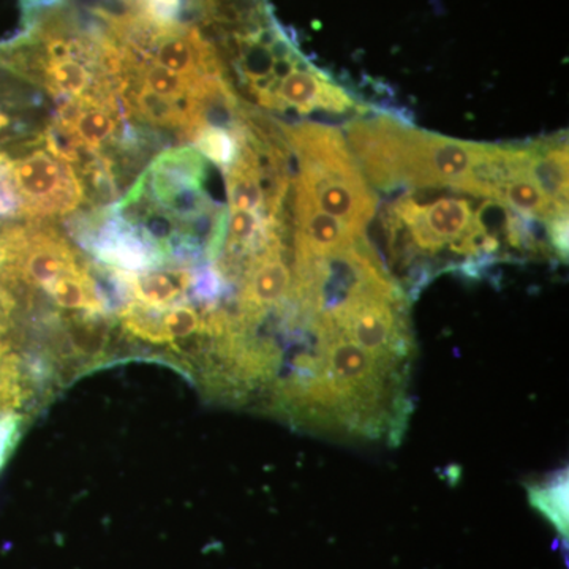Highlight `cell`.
I'll use <instances>...</instances> for the list:
<instances>
[{
    "mask_svg": "<svg viewBox=\"0 0 569 569\" xmlns=\"http://www.w3.org/2000/svg\"><path fill=\"white\" fill-rule=\"evenodd\" d=\"M284 142L298 157L296 192H301L320 211L347 224L356 234H365L373 219L376 194L348 151L339 130L321 123L305 122L282 127Z\"/></svg>",
    "mask_w": 569,
    "mask_h": 569,
    "instance_id": "1",
    "label": "cell"
},
{
    "mask_svg": "<svg viewBox=\"0 0 569 569\" xmlns=\"http://www.w3.org/2000/svg\"><path fill=\"white\" fill-rule=\"evenodd\" d=\"M318 332H337L377 361L407 369L413 355L407 306L396 283L367 291L329 320L316 321Z\"/></svg>",
    "mask_w": 569,
    "mask_h": 569,
    "instance_id": "2",
    "label": "cell"
},
{
    "mask_svg": "<svg viewBox=\"0 0 569 569\" xmlns=\"http://www.w3.org/2000/svg\"><path fill=\"white\" fill-rule=\"evenodd\" d=\"M10 176L29 220H47L73 212L84 198V187L70 163L37 149L10 160Z\"/></svg>",
    "mask_w": 569,
    "mask_h": 569,
    "instance_id": "3",
    "label": "cell"
},
{
    "mask_svg": "<svg viewBox=\"0 0 569 569\" xmlns=\"http://www.w3.org/2000/svg\"><path fill=\"white\" fill-rule=\"evenodd\" d=\"M486 148L488 144L459 141L407 127L400 162L402 186L459 190L485 156Z\"/></svg>",
    "mask_w": 569,
    "mask_h": 569,
    "instance_id": "4",
    "label": "cell"
},
{
    "mask_svg": "<svg viewBox=\"0 0 569 569\" xmlns=\"http://www.w3.org/2000/svg\"><path fill=\"white\" fill-rule=\"evenodd\" d=\"M295 277L284 260L282 242L269 246L244 268L238 321L242 328L257 323L272 307L293 295Z\"/></svg>",
    "mask_w": 569,
    "mask_h": 569,
    "instance_id": "5",
    "label": "cell"
},
{
    "mask_svg": "<svg viewBox=\"0 0 569 569\" xmlns=\"http://www.w3.org/2000/svg\"><path fill=\"white\" fill-rule=\"evenodd\" d=\"M274 102L276 111L293 108L301 114L316 110L346 112L355 107L353 99L343 89L302 62L277 82Z\"/></svg>",
    "mask_w": 569,
    "mask_h": 569,
    "instance_id": "6",
    "label": "cell"
},
{
    "mask_svg": "<svg viewBox=\"0 0 569 569\" xmlns=\"http://www.w3.org/2000/svg\"><path fill=\"white\" fill-rule=\"evenodd\" d=\"M296 261L316 260L350 249L361 236L296 192Z\"/></svg>",
    "mask_w": 569,
    "mask_h": 569,
    "instance_id": "7",
    "label": "cell"
},
{
    "mask_svg": "<svg viewBox=\"0 0 569 569\" xmlns=\"http://www.w3.org/2000/svg\"><path fill=\"white\" fill-rule=\"evenodd\" d=\"M129 288L134 301L153 307H170L181 302L193 288L194 272L181 266H159L142 272H116Z\"/></svg>",
    "mask_w": 569,
    "mask_h": 569,
    "instance_id": "8",
    "label": "cell"
},
{
    "mask_svg": "<svg viewBox=\"0 0 569 569\" xmlns=\"http://www.w3.org/2000/svg\"><path fill=\"white\" fill-rule=\"evenodd\" d=\"M527 176L550 201L568 208V146L561 140L526 146Z\"/></svg>",
    "mask_w": 569,
    "mask_h": 569,
    "instance_id": "9",
    "label": "cell"
},
{
    "mask_svg": "<svg viewBox=\"0 0 569 569\" xmlns=\"http://www.w3.org/2000/svg\"><path fill=\"white\" fill-rule=\"evenodd\" d=\"M44 293L50 296L56 306L69 312H84L86 316L104 313L102 291L86 264L59 277Z\"/></svg>",
    "mask_w": 569,
    "mask_h": 569,
    "instance_id": "10",
    "label": "cell"
},
{
    "mask_svg": "<svg viewBox=\"0 0 569 569\" xmlns=\"http://www.w3.org/2000/svg\"><path fill=\"white\" fill-rule=\"evenodd\" d=\"M493 201L507 206L520 216L535 217V219H542L546 222L557 213L568 212V208H561V206L550 201L538 189L537 183L526 174L518 176V178L511 179V181L501 186Z\"/></svg>",
    "mask_w": 569,
    "mask_h": 569,
    "instance_id": "11",
    "label": "cell"
},
{
    "mask_svg": "<svg viewBox=\"0 0 569 569\" xmlns=\"http://www.w3.org/2000/svg\"><path fill=\"white\" fill-rule=\"evenodd\" d=\"M531 507L552 523L560 537L568 538V470H559L545 481L529 486Z\"/></svg>",
    "mask_w": 569,
    "mask_h": 569,
    "instance_id": "12",
    "label": "cell"
},
{
    "mask_svg": "<svg viewBox=\"0 0 569 569\" xmlns=\"http://www.w3.org/2000/svg\"><path fill=\"white\" fill-rule=\"evenodd\" d=\"M242 127H244V123L238 130L224 129V127L219 126H206L194 134L193 148L206 159L211 160L217 167L227 171L238 157L239 133H241Z\"/></svg>",
    "mask_w": 569,
    "mask_h": 569,
    "instance_id": "13",
    "label": "cell"
},
{
    "mask_svg": "<svg viewBox=\"0 0 569 569\" xmlns=\"http://www.w3.org/2000/svg\"><path fill=\"white\" fill-rule=\"evenodd\" d=\"M44 144H47L48 152L58 157L59 160L67 163L80 162V142H78L74 133L71 132L70 127L54 121L48 127L44 132Z\"/></svg>",
    "mask_w": 569,
    "mask_h": 569,
    "instance_id": "14",
    "label": "cell"
},
{
    "mask_svg": "<svg viewBox=\"0 0 569 569\" xmlns=\"http://www.w3.org/2000/svg\"><path fill=\"white\" fill-rule=\"evenodd\" d=\"M21 213L20 198L10 176V159L0 153V220L13 219Z\"/></svg>",
    "mask_w": 569,
    "mask_h": 569,
    "instance_id": "15",
    "label": "cell"
},
{
    "mask_svg": "<svg viewBox=\"0 0 569 569\" xmlns=\"http://www.w3.org/2000/svg\"><path fill=\"white\" fill-rule=\"evenodd\" d=\"M20 419L14 413L0 415V470L9 460L18 437H20Z\"/></svg>",
    "mask_w": 569,
    "mask_h": 569,
    "instance_id": "16",
    "label": "cell"
},
{
    "mask_svg": "<svg viewBox=\"0 0 569 569\" xmlns=\"http://www.w3.org/2000/svg\"><path fill=\"white\" fill-rule=\"evenodd\" d=\"M7 123H9V119H7L6 116L0 114V130H2L3 127H7Z\"/></svg>",
    "mask_w": 569,
    "mask_h": 569,
    "instance_id": "17",
    "label": "cell"
}]
</instances>
